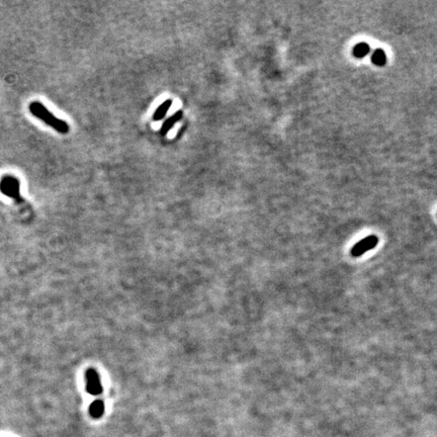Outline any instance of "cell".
<instances>
[{"label":"cell","instance_id":"1","mask_svg":"<svg viewBox=\"0 0 437 437\" xmlns=\"http://www.w3.org/2000/svg\"><path fill=\"white\" fill-rule=\"evenodd\" d=\"M30 110L35 117L44 121L47 125L52 126V128L57 132L61 134H67L69 132V125L65 121L56 118L52 112L49 111L42 104L37 102L31 104Z\"/></svg>","mask_w":437,"mask_h":437},{"label":"cell","instance_id":"2","mask_svg":"<svg viewBox=\"0 0 437 437\" xmlns=\"http://www.w3.org/2000/svg\"><path fill=\"white\" fill-rule=\"evenodd\" d=\"M378 243V238L375 235H371L366 237L358 243H356L351 249V255L354 257H359L363 255L365 252L374 249Z\"/></svg>","mask_w":437,"mask_h":437},{"label":"cell","instance_id":"3","mask_svg":"<svg viewBox=\"0 0 437 437\" xmlns=\"http://www.w3.org/2000/svg\"><path fill=\"white\" fill-rule=\"evenodd\" d=\"M0 189L1 191L13 199L20 197V182L13 176H5L0 182Z\"/></svg>","mask_w":437,"mask_h":437},{"label":"cell","instance_id":"4","mask_svg":"<svg viewBox=\"0 0 437 437\" xmlns=\"http://www.w3.org/2000/svg\"><path fill=\"white\" fill-rule=\"evenodd\" d=\"M86 389L91 395H100L103 391L100 376L93 370H89L86 373Z\"/></svg>","mask_w":437,"mask_h":437},{"label":"cell","instance_id":"5","mask_svg":"<svg viewBox=\"0 0 437 437\" xmlns=\"http://www.w3.org/2000/svg\"><path fill=\"white\" fill-rule=\"evenodd\" d=\"M182 117H183V111L182 110L175 111L170 118H168L162 124L161 129H160V135L161 136H166L169 132H170V130L173 128V126L175 125V124H177L182 119Z\"/></svg>","mask_w":437,"mask_h":437},{"label":"cell","instance_id":"6","mask_svg":"<svg viewBox=\"0 0 437 437\" xmlns=\"http://www.w3.org/2000/svg\"><path fill=\"white\" fill-rule=\"evenodd\" d=\"M171 105H172V101H171V100H166L165 102H163V103L158 106V108H157L156 110H155L154 115H153V117H152L153 121H155V122H159V121H161L162 119H164V117H165L166 114H167V111H168L169 109H170Z\"/></svg>","mask_w":437,"mask_h":437},{"label":"cell","instance_id":"7","mask_svg":"<svg viewBox=\"0 0 437 437\" xmlns=\"http://www.w3.org/2000/svg\"><path fill=\"white\" fill-rule=\"evenodd\" d=\"M372 62L378 67H383L387 63V56L384 50L376 49L372 55Z\"/></svg>","mask_w":437,"mask_h":437},{"label":"cell","instance_id":"8","mask_svg":"<svg viewBox=\"0 0 437 437\" xmlns=\"http://www.w3.org/2000/svg\"><path fill=\"white\" fill-rule=\"evenodd\" d=\"M104 412V405L102 401H94L89 408V413L94 418L102 417Z\"/></svg>","mask_w":437,"mask_h":437},{"label":"cell","instance_id":"9","mask_svg":"<svg viewBox=\"0 0 437 437\" xmlns=\"http://www.w3.org/2000/svg\"><path fill=\"white\" fill-rule=\"evenodd\" d=\"M370 51H371V47L368 44H366V43H359V44H357L354 47V55L355 56L356 58L361 59V58L365 57V56L370 53Z\"/></svg>","mask_w":437,"mask_h":437}]
</instances>
